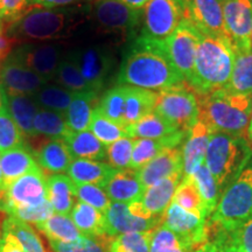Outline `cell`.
<instances>
[{
    "mask_svg": "<svg viewBox=\"0 0 252 252\" xmlns=\"http://www.w3.org/2000/svg\"><path fill=\"white\" fill-rule=\"evenodd\" d=\"M117 84L160 93L187 83L149 37L140 35L123 60Z\"/></svg>",
    "mask_w": 252,
    "mask_h": 252,
    "instance_id": "6da1fadb",
    "label": "cell"
},
{
    "mask_svg": "<svg viewBox=\"0 0 252 252\" xmlns=\"http://www.w3.org/2000/svg\"><path fill=\"white\" fill-rule=\"evenodd\" d=\"M235 49L226 36L201 35L193 74L187 86L197 96H206L228 87L234 65Z\"/></svg>",
    "mask_w": 252,
    "mask_h": 252,
    "instance_id": "7a4b0ae2",
    "label": "cell"
},
{
    "mask_svg": "<svg viewBox=\"0 0 252 252\" xmlns=\"http://www.w3.org/2000/svg\"><path fill=\"white\" fill-rule=\"evenodd\" d=\"M87 7H42L33 5L20 18L7 25V34L14 42H46L70 35L80 24Z\"/></svg>",
    "mask_w": 252,
    "mask_h": 252,
    "instance_id": "3957f363",
    "label": "cell"
},
{
    "mask_svg": "<svg viewBox=\"0 0 252 252\" xmlns=\"http://www.w3.org/2000/svg\"><path fill=\"white\" fill-rule=\"evenodd\" d=\"M0 210L35 225L54 214L47 195V179L39 166L4 188Z\"/></svg>",
    "mask_w": 252,
    "mask_h": 252,
    "instance_id": "277c9868",
    "label": "cell"
},
{
    "mask_svg": "<svg viewBox=\"0 0 252 252\" xmlns=\"http://www.w3.org/2000/svg\"><path fill=\"white\" fill-rule=\"evenodd\" d=\"M200 119L210 133H225L243 138L252 110V94L222 89L198 96Z\"/></svg>",
    "mask_w": 252,
    "mask_h": 252,
    "instance_id": "5b68a950",
    "label": "cell"
},
{
    "mask_svg": "<svg viewBox=\"0 0 252 252\" xmlns=\"http://www.w3.org/2000/svg\"><path fill=\"white\" fill-rule=\"evenodd\" d=\"M252 217V152L244 166L223 191L215 212L207 220L209 228L231 231Z\"/></svg>",
    "mask_w": 252,
    "mask_h": 252,
    "instance_id": "8992f818",
    "label": "cell"
},
{
    "mask_svg": "<svg viewBox=\"0 0 252 252\" xmlns=\"http://www.w3.org/2000/svg\"><path fill=\"white\" fill-rule=\"evenodd\" d=\"M250 153L244 138L225 133L212 134L204 163L219 186L220 196L244 166Z\"/></svg>",
    "mask_w": 252,
    "mask_h": 252,
    "instance_id": "52a82bcc",
    "label": "cell"
},
{
    "mask_svg": "<svg viewBox=\"0 0 252 252\" xmlns=\"http://www.w3.org/2000/svg\"><path fill=\"white\" fill-rule=\"evenodd\" d=\"M201 33L187 19H184L174 33L165 40L149 39L154 47L168 59L173 67L185 78L186 83L193 74L195 56L201 40Z\"/></svg>",
    "mask_w": 252,
    "mask_h": 252,
    "instance_id": "ba28073f",
    "label": "cell"
},
{
    "mask_svg": "<svg viewBox=\"0 0 252 252\" xmlns=\"http://www.w3.org/2000/svg\"><path fill=\"white\" fill-rule=\"evenodd\" d=\"M154 112L179 131H189L200 117L198 96L187 84L158 93Z\"/></svg>",
    "mask_w": 252,
    "mask_h": 252,
    "instance_id": "9c48e42d",
    "label": "cell"
},
{
    "mask_svg": "<svg viewBox=\"0 0 252 252\" xmlns=\"http://www.w3.org/2000/svg\"><path fill=\"white\" fill-rule=\"evenodd\" d=\"M185 18L184 0H149L143 8L141 36L165 40Z\"/></svg>",
    "mask_w": 252,
    "mask_h": 252,
    "instance_id": "30bf717a",
    "label": "cell"
},
{
    "mask_svg": "<svg viewBox=\"0 0 252 252\" xmlns=\"http://www.w3.org/2000/svg\"><path fill=\"white\" fill-rule=\"evenodd\" d=\"M91 17L103 31L130 33L143 20V9H135L119 0H91Z\"/></svg>",
    "mask_w": 252,
    "mask_h": 252,
    "instance_id": "8fae6325",
    "label": "cell"
},
{
    "mask_svg": "<svg viewBox=\"0 0 252 252\" xmlns=\"http://www.w3.org/2000/svg\"><path fill=\"white\" fill-rule=\"evenodd\" d=\"M63 54L61 47L46 42L23 43L14 48L8 58L33 70L47 81H54Z\"/></svg>",
    "mask_w": 252,
    "mask_h": 252,
    "instance_id": "7c38bea8",
    "label": "cell"
},
{
    "mask_svg": "<svg viewBox=\"0 0 252 252\" xmlns=\"http://www.w3.org/2000/svg\"><path fill=\"white\" fill-rule=\"evenodd\" d=\"M161 224L174 231L191 251L209 238L207 220L200 214L188 212L173 201L167 208Z\"/></svg>",
    "mask_w": 252,
    "mask_h": 252,
    "instance_id": "4fadbf2b",
    "label": "cell"
},
{
    "mask_svg": "<svg viewBox=\"0 0 252 252\" xmlns=\"http://www.w3.org/2000/svg\"><path fill=\"white\" fill-rule=\"evenodd\" d=\"M68 55L76 63L93 91L98 93L115 64L111 53L103 47L88 46L74 49Z\"/></svg>",
    "mask_w": 252,
    "mask_h": 252,
    "instance_id": "5bb4252c",
    "label": "cell"
},
{
    "mask_svg": "<svg viewBox=\"0 0 252 252\" xmlns=\"http://www.w3.org/2000/svg\"><path fill=\"white\" fill-rule=\"evenodd\" d=\"M224 27L235 49H251L252 2L250 0H222Z\"/></svg>",
    "mask_w": 252,
    "mask_h": 252,
    "instance_id": "9a60e30c",
    "label": "cell"
},
{
    "mask_svg": "<svg viewBox=\"0 0 252 252\" xmlns=\"http://www.w3.org/2000/svg\"><path fill=\"white\" fill-rule=\"evenodd\" d=\"M48 83L46 78L11 58L0 64V86L6 94L34 96Z\"/></svg>",
    "mask_w": 252,
    "mask_h": 252,
    "instance_id": "2e32d148",
    "label": "cell"
},
{
    "mask_svg": "<svg viewBox=\"0 0 252 252\" xmlns=\"http://www.w3.org/2000/svg\"><path fill=\"white\" fill-rule=\"evenodd\" d=\"M186 19L202 34L228 36L224 27L222 0H184Z\"/></svg>",
    "mask_w": 252,
    "mask_h": 252,
    "instance_id": "e0dca14e",
    "label": "cell"
},
{
    "mask_svg": "<svg viewBox=\"0 0 252 252\" xmlns=\"http://www.w3.org/2000/svg\"><path fill=\"white\" fill-rule=\"evenodd\" d=\"M105 231L109 237L128 232H147L161 224L160 220H145L134 216L128 209L127 203L111 202L104 213Z\"/></svg>",
    "mask_w": 252,
    "mask_h": 252,
    "instance_id": "ac0fdd59",
    "label": "cell"
},
{
    "mask_svg": "<svg viewBox=\"0 0 252 252\" xmlns=\"http://www.w3.org/2000/svg\"><path fill=\"white\" fill-rule=\"evenodd\" d=\"M175 173H184L182 145L163 151L137 171L138 178L144 188L150 187Z\"/></svg>",
    "mask_w": 252,
    "mask_h": 252,
    "instance_id": "d6986e66",
    "label": "cell"
},
{
    "mask_svg": "<svg viewBox=\"0 0 252 252\" xmlns=\"http://www.w3.org/2000/svg\"><path fill=\"white\" fill-rule=\"evenodd\" d=\"M184 178V173H175L168 178L145 188L140 202L154 219L162 220L167 208L172 203L175 190Z\"/></svg>",
    "mask_w": 252,
    "mask_h": 252,
    "instance_id": "ffe728a7",
    "label": "cell"
},
{
    "mask_svg": "<svg viewBox=\"0 0 252 252\" xmlns=\"http://www.w3.org/2000/svg\"><path fill=\"white\" fill-rule=\"evenodd\" d=\"M210 137L212 133L200 119L188 131L182 144L184 176L193 175L198 167L203 165Z\"/></svg>",
    "mask_w": 252,
    "mask_h": 252,
    "instance_id": "44dd1931",
    "label": "cell"
},
{
    "mask_svg": "<svg viewBox=\"0 0 252 252\" xmlns=\"http://www.w3.org/2000/svg\"><path fill=\"white\" fill-rule=\"evenodd\" d=\"M103 189L111 202L121 203L139 201L145 190L137 171L131 168L118 169Z\"/></svg>",
    "mask_w": 252,
    "mask_h": 252,
    "instance_id": "7402d4cb",
    "label": "cell"
},
{
    "mask_svg": "<svg viewBox=\"0 0 252 252\" xmlns=\"http://www.w3.org/2000/svg\"><path fill=\"white\" fill-rule=\"evenodd\" d=\"M187 134L188 131H178L160 139H135L130 168L138 171L163 151L180 146L184 144Z\"/></svg>",
    "mask_w": 252,
    "mask_h": 252,
    "instance_id": "603a6c76",
    "label": "cell"
},
{
    "mask_svg": "<svg viewBox=\"0 0 252 252\" xmlns=\"http://www.w3.org/2000/svg\"><path fill=\"white\" fill-rule=\"evenodd\" d=\"M117 171L118 169L103 161L74 159L67 173L74 184L94 185L104 188Z\"/></svg>",
    "mask_w": 252,
    "mask_h": 252,
    "instance_id": "cb8c5ba5",
    "label": "cell"
},
{
    "mask_svg": "<svg viewBox=\"0 0 252 252\" xmlns=\"http://www.w3.org/2000/svg\"><path fill=\"white\" fill-rule=\"evenodd\" d=\"M36 162L41 169L50 174H62L68 172L72 162V157L67 144L61 139H50L39 147L35 152Z\"/></svg>",
    "mask_w": 252,
    "mask_h": 252,
    "instance_id": "d4e9b609",
    "label": "cell"
},
{
    "mask_svg": "<svg viewBox=\"0 0 252 252\" xmlns=\"http://www.w3.org/2000/svg\"><path fill=\"white\" fill-rule=\"evenodd\" d=\"M47 195L55 214L70 215L76 203L75 184L64 174H53L47 178Z\"/></svg>",
    "mask_w": 252,
    "mask_h": 252,
    "instance_id": "484cf974",
    "label": "cell"
},
{
    "mask_svg": "<svg viewBox=\"0 0 252 252\" xmlns=\"http://www.w3.org/2000/svg\"><path fill=\"white\" fill-rule=\"evenodd\" d=\"M0 160H1L4 188L39 166L35 158L27 147H25V145L7 152L0 153Z\"/></svg>",
    "mask_w": 252,
    "mask_h": 252,
    "instance_id": "4316f807",
    "label": "cell"
},
{
    "mask_svg": "<svg viewBox=\"0 0 252 252\" xmlns=\"http://www.w3.org/2000/svg\"><path fill=\"white\" fill-rule=\"evenodd\" d=\"M158 93L141 88L126 86L124 126H130L154 111Z\"/></svg>",
    "mask_w": 252,
    "mask_h": 252,
    "instance_id": "83f0119b",
    "label": "cell"
},
{
    "mask_svg": "<svg viewBox=\"0 0 252 252\" xmlns=\"http://www.w3.org/2000/svg\"><path fill=\"white\" fill-rule=\"evenodd\" d=\"M6 106L25 137H36L33 124L40 106L33 96L6 94Z\"/></svg>",
    "mask_w": 252,
    "mask_h": 252,
    "instance_id": "f1b7e54d",
    "label": "cell"
},
{
    "mask_svg": "<svg viewBox=\"0 0 252 252\" xmlns=\"http://www.w3.org/2000/svg\"><path fill=\"white\" fill-rule=\"evenodd\" d=\"M69 216L83 236L90 238H110L105 231L104 214L96 208L77 200Z\"/></svg>",
    "mask_w": 252,
    "mask_h": 252,
    "instance_id": "f546056e",
    "label": "cell"
},
{
    "mask_svg": "<svg viewBox=\"0 0 252 252\" xmlns=\"http://www.w3.org/2000/svg\"><path fill=\"white\" fill-rule=\"evenodd\" d=\"M72 159H87L102 161L106 159V149L89 130L70 132L64 139Z\"/></svg>",
    "mask_w": 252,
    "mask_h": 252,
    "instance_id": "4dcf8cb0",
    "label": "cell"
},
{
    "mask_svg": "<svg viewBox=\"0 0 252 252\" xmlns=\"http://www.w3.org/2000/svg\"><path fill=\"white\" fill-rule=\"evenodd\" d=\"M97 98L94 91L76 93L72 98L70 105L64 113L68 127L72 132L86 131L89 128L91 116L94 112V103Z\"/></svg>",
    "mask_w": 252,
    "mask_h": 252,
    "instance_id": "1f68e13d",
    "label": "cell"
},
{
    "mask_svg": "<svg viewBox=\"0 0 252 252\" xmlns=\"http://www.w3.org/2000/svg\"><path fill=\"white\" fill-rule=\"evenodd\" d=\"M225 89L236 94H252V49H235L231 76Z\"/></svg>",
    "mask_w": 252,
    "mask_h": 252,
    "instance_id": "d6a6232c",
    "label": "cell"
},
{
    "mask_svg": "<svg viewBox=\"0 0 252 252\" xmlns=\"http://www.w3.org/2000/svg\"><path fill=\"white\" fill-rule=\"evenodd\" d=\"M125 128L128 137L134 139H160L179 131L154 111Z\"/></svg>",
    "mask_w": 252,
    "mask_h": 252,
    "instance_id": "836d02e7",
    "label": "cell"
},
{
    "mask_svg": "<svg viewBox=\"0 0 252 252\" xmlns=\"http://www.w3.org/2000/svg\"><path fill=\"white\" fill-rule=\"evenodd\" d=\"M35 226L48 238V241L71 243L83 236L69 215H61V214L54 213L49 219Z\"/></svg>",
    "mask_w": 252,
    "mask_h": 252,
    "instance_id": "e575fe53",
    "label": "cell"
},
{
    "mask_svg": "<svg viewBox=\"0 0 252 252\" xmlns=\"http://www.w3.org/2000/svg\"><path fill=\"white\" fill-rule=\"evenodd\" d=\"M34 131L37 135L49 138V139L64 140L70 133L65 122L64 113L50 111V110L41 109L37 111L34 118Z\"/></svg>",
    "mask_w": 252,
    "mask_h": 252,
    "instance_id": "d590c367",
    "label": "cell"
},
{
    "mask_svg": "<svg viewBox=\"0 0 252 252\" xmlns=\"http://www.w3.org/2000/svg\"><path fill=\"white\" fill-rule=\"evenodd\" d=\"M194 179L195 184H196L198 191L201 194L203 203V213L204 217L208 220L215 212L217 204L220 202V193L219 186H217L215 179L212 175L206 163L201 165L195 171L193 175H190Z\"/></svg>",
    "mask_w": 252,
    "mask_h": 252,
    "instance_id": "8d00e7d4",
    "label": "cell"
},
{
    "mask_svg": "<svg viewBox=\"0 0 252 252\" xmlns=\"http://www.w3.org/2000/svg\"><path fill=\"white\" fill-rule=\"evenodd\" d=\"M2 232H9L15 236L24 252H47L40 236L30 223L13 216H7L2 222Z\"/></svg>",
    "mask_w": 252,
    "mask_h": 252,
    "instance_id": "74e56055",
    "label": "cell"
},
{
    "mask_svg": "<svg viewBox=\"0 0 252 252\" xmlns=\"http://www.w3.org/2000/svg\"><path fill=\"white\" fill-rule=\"evenodd\" d=\"M75 94L72 91L65 89L59 84H46L37 93L33 98L41 109L50 110V111L65 113L70 105Z\"/></svg>",
    "mask_w": 252,
    "mask_h": 252,
    "instance_id": "f35d334b",
    "label": "cell"
},
{
    "mask_svg": "<svg viewBox=\"0 0 252 252\" xmlns=\"http://www.w3.org/2000/svg\"><path fill=\"white\" fill-rule=\"evenodd\" d=\"M54 81L56 84L72 91V93L93 91L88 82L82 76L77 64L72 61V59L68 54H64V56H63L58 71L55 74Z\"/></svg>",
    "mask_w": 252,
    "mask_h": 252,
    "instance_id": "ab89813d",
    "label": "cell"
},
{
    "mask_svg": "<svg viewBox=\"0 0 252 252\" xmlns=\"http://www.w3.org/2000/svg\"><path fill=\"white\" fill-rule=\"evenodd\" d=\"M88 130L105 146H109V145L122 139V138L128 137L127 131H126L124 126L104 117L96 108H94L93 116H91V121Z\"/></svg>",
    "mask_w": 252,
    "mask_h": 252,
    "instance_id": "60d3db41",
    "label": "cell"
},
{
    "mask_svg": "<svg viewBox=\"0 0 252 252\" xmlns=\"http://www.w3.org/2000/svg\"><path fill=\"white\" fill-rule=\"evenodd\" d=\"M126 86H117L104 94L96 109L104 117L124 126V105ZM125 127V126H124Z\"/></svg>",
    "mask_w": 252,
    "mask_h": 252,
    "instance_id": "b9f144b4",
    "label": "cell"
},
{
    "mask_svg": "<svg viewBox=\"0 0 252 252\" xmlns=\"http://www.w3.org/2000/svg\"><path fill=\"white\" fill-rule=\"evenodd\" d=\"M150 252H191V250L174 231L160 224L151 231Z\"/></svg>",
    "mask_w": 252,
    "mask_h": 252,
    "instance_id": "7bdbcfd3",
    "label": "cell"
},
{
    "mask_svg": "<svg viewBox=\"0 0 252 252\" xmlns=\"http://www.w3.org/2000/svg\"><path fill=\"white\" fill-rule=\"evenodd\" d=\"M173 202L179 204V206L188 210V212L200 214V215L204 217L202 198H201V194L198 191L197 186L191 176H184L182 178L180 185L178 186L175 190Z\"/></svg>",
    "mask_w": 252,
    "mask_h": 252,
    "instance_id": "ee69618b",
    "label": "cell"
},
{
    "mask_svg": "<svg viewBox=\"0 0 252 252\" xmlns=\"http://www.w3.org/2000/svg\"><path fill=\"white\" fill-rule=\"evenodd\" d=\"M24 137L5 105L0 110V153L24 146Z\"/></svg>",
    "mask_w": 252,
    "mask_h": 252,
    "instance_id": "f6af8a7d",
    "label": "cell"
},
{
    "mask_svg": "<svg viewBox=\"0 0 252 252\" xmlns=\"http://www.w3.org/2000/svg\"><path fill=\"white\" fill-rule=\"evenodd\" d=\"M151 231L115 236L110 239L108 252H150Z\"/></svg>",
    "mask_w": 252,
    "mask_h": 252,
    "instance_id": "bcb514c9",
    "label": "cell"
},
{
    "mask_svg": "<svg viewBox=\"0 0 252 252\" xmlns=\"http://www.w3.org/2000/svg\"><path fill=\"white\" fill-rule=\"evenodd\" d=\"M110 238H90L82 236L71 243L48 241L53 252H108Z\"/></svg>",
    "mask_w": 252,
    "mask_h": 252,
    "instance_id": "7dc6e473",
    "label": "cell"
},
{
    "mask_svg": "<svg viewBox=\"0 0 252 252\" xmlns=\"http://www.w3.org/2000/svg\"><path fill=\"white\" fill-rule=\"evenodd\" d=\"M134 141V138L125 137L109 145L106 149V159L109 165L116 169L130 168Z\"/></svg>",
    "mask_w": 252,
    "mask_h": 252,
    "instance_id": "c3c4849f",
    "label": "cell"
},
{
    "mask_svg": "<svg viewBox=\"0 0 252 252\" xmlns=\"http://www.w3.org/2000/svg\"><path fill=\"white\" fill-rule=\"evenodd\" d=\"M75 195L78 201L96 208L100 213H105L109 209L111 201L103 188L94 185L75 184Z\"/></svg>",
    "mask_w": 252,
    "mask_h": 252,
    "instance_id": "681fc988",
    "label": "cell"
},
{
    "mask_svg": "<svg viewBox=\"0 0 252 252\" xmlns=\"http://www.w3.org/2000/svg\"><path fill=\"white\" fill-rule=\"evenodd\" d=\"M32 0H2L1 20L6 25L12 24L31 7Z\"/></svg>",
    "mask_w": 252,
    "mask_h": 252,
    "instance_id": "f907efd6",
    "label": "cell"
},
{
    "mask_svg": "<svg viewBox=\"0 0 252 252\" xmlns=\"http://www.w3.org/2000/svg\"><path fill=\"white\" fill-rule=\"evenodd\" d=\"M228 232L242 251L252 252V217L243 224Z\"/></svg>",
    "mask_w": 252,
    "mask_h": 252,
    "instance_id": "816d5d0a",
    "label": "cell"
},
{
    "mask_svg": "<svg viewBox=\"0 0 252 252\" xmlns=\"http://www.w3.org/2000/svg\"><path fill=\"white\" fill-rule=\"evenodd\" d=\"M209 238L215 241L217 244L220 245L222 249V252H243L239 249L237 244L235 243L234 239L230 237L229 232L224 231V230L215 229V228H209Z\"/></svg>",
    "mask_w": 252,
    "mask_h": 252,
    "instance_id": "f5cc1de1",
    "label": "cell"
},
{
    "mask_svg": "<svg viewBox=\"0 0 252 252\" xmlns=\"http://www.w3.org/2000/svg\"><path fill=\"white\" fill-rule=\"evenodd\" d=\"M0 252H24V249L15 236L9 232H2L0 239Z\"/></svg>",
    "mask_w": 252,
    "mask_h": 252,
    "instance_id": "db71d44e",
    "label": "cell"
},
{
    "mask_svg": "<svg viewBox=\"0 0 252 252\" xmlns=\"http://www.w3.org/2000/svg\"><path fill=\"white\" fill-rule=\"evenodd\" d=\"M81 0H32V5L42 6V7H69Z\"/></svg>",
    "mask_w": 252,
    "mask_h": 252,
    "instance_id": "11a10c76",
    "label": "cell"
},
{
    "mask_svg": "<svg viewBox=\"0 0 252 252\" xmlns=\"http://www.w3.org/2000/svg\"><path fill=\"white\" fill-rule=\"evenodd\" d=\"M191 252H222V249L219 244L213 239H208L206 243H203L200 247L194 249Z\"/></svg>",
    "mask_w": 252,
    "mask_h": 252,
    "instance_id": "9f6ffc18",
    "label": "cell"
},
{
    "mask_svg": "<svg viewBox=\"0 0 252 252\" xmlns=\"http://www.w3.org/2000/svg\"><path fill=\"white\" fill-rule=\"evenodd\" d=\"M244 140L247 143L249 150L252 152V110H251V115H250V119H249V124L247 130H245L244 133Z\"/></svg>",
    "mask_w": 252,
    "mask_h": 252,
    "instance_id": "6f0895ef",
    "label": "cell"
},
{
    "mask_svg": "<svg viewBox=\"0 0 252 252\" xmlns=\"http://www.w3.org/2000/svg\"><path fill=\"white\" fill-rule=\"evenodd\" d=\"M119 1L124 2L125 5L130 6L132 8L143 9L144 6L146 5V2L149 1V0H119Z\"/></svg>",
    "mask_w": 252,
    "mask_h": 252,
    "instance_id": "680465c9",
    "label": "cell"
},
{
    "mask_svg": "<svg viewBox=\"0 0 252 252\" xmlns=\"http://www.w3.org/2000/svg\"><path fill=\"white\" fill-rule=\"evenodd\" d=\"M6 105V94L1 86H0V110H1Z\"/></svg>",
    "mask_w": 252,
    "mask_h": 252,
    "instance_id": "91938a15",
    "label": "cell"
},
{
    "mask_svg": "<svg viewBox=\"0 0 252 252\" xmlns=\"http://www.w3.org/2000/svg\"><path fill=\"white\" fill-rule=\"evenodd\" d=\"M2 191H4V180H2V172H1V160H0V197H1Z\"/></svg>",
    "mask_w": 252,
    "mask_h": 252,
    "instance_id": "94428289",
    "label": "cell"
},
{
    "mask_svg": "<svg viewBox=\"0 0 252 252\" xmlns=\"http://www.w3.org/2000/svg\"><path fill=\"white\" fill-rule=\"evenodd\" d=\"M1 13H2V0H0V19H1Z\"/></svg>",
    "mask_w": 252,
    "mask_h": 252,
    "instance_id": "6125c7cd",
    "label": "cell"
},
{
    "mask_svg": "<svg viewBox=\"0 0 252 252\" xmlns=\"http://www.w3.org/2000/svg\"><path fill=\"white\" fill-rule=\"evenodd\" d=\"M251 49H252V32H251Z\"/></svg>",
    "mask_w": 252,
    "mask_h": 252,
    "instance_id": "be15d7a7",
    "label": "cell"
},
{
    "mask_svg": "<svg viewBox=\"0 0 252 252\" xmlns=\"http://www.w3.org/2000/svg\"><path fill=\"white\" fill-rule=\"evenodd\" d=\"M250 1H251V2H252V0H250Z\"/></svg>",
    "mask_w": 252,
    "mask_h": 252,
    "instance_id": "e7e4bbea",
    "label": "cell"
}]
</instances>
